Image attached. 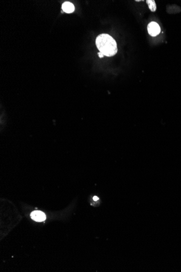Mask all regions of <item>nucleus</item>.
Returning <instances> with one entry per match:
<instances>
[{
    "mask_svg": "<svg viewBox=\"0 0 181 272\" xmlns=\"http://www.w3.org/2000/svg\"><path fill=\"white\" fill-rule=\"evenodd\" d=\"M98 55H99V57L100 58H103V57H104V55L103 54V53H101V52H100V53H98Z\"/></svg>",
    "mask_w": 181,
    "mask_h": 272,
    "instance_id": "6",
    "label": "nucleus"
},
{
    "mask_svg": "<svg viewBox=\"0 0 181 272\" xmlns=\"http://www.w3.org/2000/svg\"><path fill=\"white\" fill-rule=\"evenodd\" d=\"M146 2L148 5L149 8V9H150V10L151 12H154L156 10L157 7H156V4L155 1H154V0H147L146 1Z\"/></svg>",
    "mask_w": 181,
    "mask_h": 272,
    "instance_id": "5",
    "label": "nucleus"
},
{
    "mask_svg": "<svg viewBox=\"0 0 181 272\" xmlns=\"http://www.w3.org/2000/svg\"><path fill=\"white\" fill-rule=\"evenodd\" d=\"M93 200H94V201H97V200H99V198L97 197V196H94V197H93Z\"/></svg>",
    "mask_w": 181,
    "mask_h": 272,
    "instance_id": "7",
    "label": "nucleus"
},
{
    "mask_svg": "<svg viewBox=\"0 0 181 272\" xmlns=\"http://www.w3.org/2000/svg\"><path fill=\"white\" fill-rule=\"evenodd\" d=\"M147 31L151 36H156L159 34L161 28L157 23L151 22L147 26Z\"/></svg>",
    "mask_w": 181,
    "mask_h": 272,
    "instance_id": "2",
    "label": "nucleus"
},
{
    "mask_svg": "<svg viewBox=\"0 0 181 272\" xmlns=\"http://www.w3.org/2000/svg\"><path fill=\"white\" fill-rule=\"evenodd\" d=\"M62 9L64 12L66 13H72L74 11L75 7L72 3L70 2H65L62 5Z\"/></svg>",
    "mask_w": 181,
    "mask_h": 272,
    "instance_id": "4",
    "label": "nucleus"
},
{
    "mask_svg": "<svg viewBox=\"0 0 181 272\" xmlns=\"http://www.w3.org/2000/svg\"><path fill=\"white\" fill-rule=\"evenodd\" d=\"M96 45L99 51L107 57H112L117 53L116 41L109 34L99 35L96 38Z\"/></svg>",
    "mask_w": 181,
    "mask_h": 272,
    "instance_id": "1",
    "label": "nucleus"
},
{
    "mask_svg": "<svg viewBox=\"0 0 181 272\" xmlns=\"http://www.w3.org/2000/svg\"><path fill=\"white\" fill-rule=\"evenodd\" d=\"M31 219L36 222L44 221L46 219V215L40 211H34L31 214Z\"/></svg>",
    "mask_w": 181,
    "mask_h": 272,
    "instance_id": "3",
    "label": "nucleus"
}]
</instances>
